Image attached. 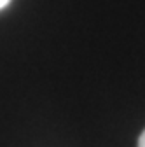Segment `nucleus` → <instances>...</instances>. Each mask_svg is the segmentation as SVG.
I'll return each instance as SVG.
<instances>
[{"instance_id":"f257e3e1","label":"nucleus","mask_w":145,"mask_h":147,"mask_svg":"<svg viewBox=\"0 0 145 147\" xmlns=\"http://www.w3.org/2000/svg\"><path fill=\"white\" fill-rule=\"evenodd\" d=\"M138 147H145V130L142 131V135L138 138Z\"/></svg>"},{"instance_id":"f03ea898","label":"nucleus","mask_w":145,"mask_h":147,"mask_svg":"<svg viewBox=\"0 0 145 147\" xmlns=\"http://www.w3.org/2000/svg\"><path fill=\"white\" fill-rule=\"evenodd\" d=\"M9 2H11V0H0V9H4Z\"/></svg>"}]
</instances>
